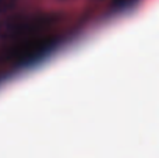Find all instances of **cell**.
<instances>
[{"label":"cell","mask_w":159,"mask_h":158,"mask_svg":"<svg viewBox=\"0 0 159 158\" xmlns=\"http://www.w3.org/2000/svg\"><path fill=\"white\" fill-rule=\"evenodd\" d=\"M14 4H16V0H0V13L8 11L14 7Z\"/></svg>","instance_id":"3"},{"label":"cell","mask_w":159,"mask_h":158,"mask_svg":"<svg viewBox=\"0 0 159 158\" xmlns=\"http://www.w3.org/2000/svg\"><path fill=\"white\" fill-rule=\"evenodd\" d=\"M137 3H138V0H113L112 2V10L120 13V11L133 8Z\"/></svg>","instance_id":"2"},{"label":"cell","mask_w":159,"mask_h":158,"mask_svg":"<svg viewBox=\"0 0 159 158\" xmlns=\"http://www.w3.org/2000/svg\"><path fill=\"white\" fill-rule=\"evenodd\" d=\"M56 18L50 14H22L11 16L0 21V38L10 41L35 34L53 25Z\"/></svg>","instance_id":"1"}]
</instances>
